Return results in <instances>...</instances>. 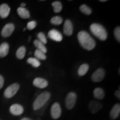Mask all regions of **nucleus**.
<instances>
[{
  "mask_svg": "<svg viewBox=\"0 0 120 120\" xmlns=\"http://www.w3.org/2000/svg\"><path fill=\"white\" fill-rule=\"evenodd\" d=\"M91 32L94 36L101 41H105L107 38L108 34L106 30L101 24L94 23L91 24L90 27Z\"/></svg>",
  "mask_w": 120,
  "mask_h": 120,
  "instance_id": "f03ea898",
  "label": "nucleus"
},
{
  "mask_svg": "<svg viewBox=\"0 0 120 120\" xmlns=\"http://www.w3.org/2000/svg\"><path fill=\"white\" fill-rule=\"evenodd\" d=\"M37 38L38 39L37 40L40 42H41L42 43H43V44L45 45L47 43V38H46V36H45V34L43 32H39L38 34H37Z\"/></svg>",
  "mask_w": 120,
  "mask_h": 120,
  "instance_id": "bb28decb",
  "label": "nucleus"
},
{
  "mask_svg": "<svg viewBox=\"0 0 120 120\" xmlns=\"http://www.w3.org/2000/svg\"><path fill=\"white\" fill-rule=\"evenodd\" d=\"M79 10L82 13L86 15H90L92 13V10L86 4H82L79 7Z\"/></svg>",
  "mask_w": 120,
  "mask_h": 120,
  "instance_id": "b1692460",
  "label": "nucleus"
},
{
  "mask_svg": "<svg viewBox=\"0 0 120 120\" xmlns=\"http://www.w3.org/2000/svg\"><path fill=\"white\" fill-rule=\"evenodd\" d=\"M10 111L15 116L22 115L24 111L23 107L19 104H13L10 108Z\"/></svg>",
  "mask_w": 120,
  "mask_h": 120,
  "instance_id": "f8f14e48",
  "label": "nucleus"
},
{
  "mask_svg": "<svg viewBox=\"0 0 120 120\" xmlns=\"http://www.w3.org/2000/svg\"><path fill=\"white\" fill-rule=\"evenodd\" d=\"M15 28L13 23H7L1 31V35L4 37H8L12 34Z\"/></svg>",
  "mask_w": 120,
  "mask_h": 120,
  "instance_id": "6e6552de",
  "label": "nucleus"
},
{
  "mask_svg": "<svg viewBox=\"0 0 120 120\" xmlns=\"http://www.w3.org/2000/svg\"></svg>",
  "mask_w": 120,
  "mask_h": 120,
  "instance_id": "f704fd0d",
  "label": "nucleus"
},
{
  "mask_svg": "<svg viewBox=\"0 0 120 120\" xmlns=\"http://www.w3.org/2000/svg\"><path fill=\"white\" fill-rule=\"evenodd\" d=\"M50 22L52 25H60L63 22V19L60 16H55L51 19Z\"/></svg>",
  "mask_w": 120,
  "mask_h": 120,
  "instance_id": "a878e982",
  "label": "nucleus"
},
{
  "mask_svg": "<svg viewBox=\"0 0 120 120\" xmlns=\"http://www.w3.org/2000/svg\"><path fill=\"white\" fill-rule=\"evenodd\" d=\"M33 85L37 88H45L47 87L49 82L46 79L41 77H36L33 81Z\"/></svg>",
  "mask_w": 120,
  "mask_h": 120,
  "instance_id": "9b49d317",
  "label": "nucleus"
},
{
  "mask_svg": "<svg viewBox=\"0 0 120 120\" xmlns=\"http://www.w3.org/2000/svg\"><path fill=\"white\" fill-rule=\"evenodd\" d=\"M90 111L92 113H95L100 111L102 108V105L99 102L94 100H92L88 104Z\"/></svg>",
  "mask_w": 120,
  "mask_h": 120,
  "instance_id": "9d476101",
  "label": "nucleus"
},
{
  "mask_svg": "<svg viewBox=\"0 0 120 120\" xmlns=\"http://www.w3.org/2000/svg\"><path fill=\"white\" fill-rule=\"evenodd\" d=\"M49 38L56 42H61L63 39V36L61 32L55 29H52L48 33Z\"/></svg>",
  "mask_w": 120,
  "mask_h": 120,
  "instance_id": "1a4fd4ad",
  "label": "nucleus"
},
{
  "mask_svg": "<svg viewBox=\"0 0 120 120\" xmlns=\"http://www.w3.org/2000/svg\"><path fill=\"white\" fill-rule=\"evenodd\" d=\"M115 95L117 98L120 99V90H117L116 92H115Z\"/></svg>",
  "mask_w": 120,
  "mask_h": 120,
  "instance_id": "7c9ffc66",
  "label": "nucleus"
},
{
  "mask_svg": "<svg viewBox=\"0 0 120 120\" xmlns=\"http://www.w3.org/2000/svg\"><path fill=\"white\" fill-rule=\"evenodd\" d=\"M73 24L70 19H66L64 25V33L67 36H71L73 34Z\"/></svg>",
  "mask_w": 120,
  "mask_h": 120,
  "instance_id": "ddd939ff",
  "label": "nucleus"
},
{
  "mask_svg": "<svg viewBox=\"0 0 120 120\" xmlns=\"http://www.w3.org/2000/svg\"><path fill=\"white\" fill-rule=\"evenodd\" d=\"M17 13L22 19H27L30 17V13L28 10L25 7H19L17 8Z\"/></svg>",
  "mask_w": 120,
  "mask_h": 120,
  "instance_id": "f3484780",
  "label": "nucleus"
},
{
  "mask_svg": "<svg viewBox=\"0 0 120 120\" xmlns=\"http://www.w3.org/2000/svg\"><path fill=\"white\" fill-rule=\"evenodd\" d=\"M27 62L28 64H31L33 67H35V68L38 67L41 64L40 61L37 60L36 58L30 57L28 58L27 60Z\"/></svg>",
  "mask_w": 120,
  "mask_h": 120,
  "instance_id": "5701e85b",
  "label": "nucleus"
},
{
  "mask_svg": "<svg viewBox=\"0 0 120 120\" xmlns=\"http://www.w3.org/2000/svg\"><path fill=\"white\" fill-rule=\"evenodd\" d=\"M4 85V79L2 76L0 75V89L3 87Z\"/></svg>",
  "mask_w": 120,
  "mask_h": 120,
  "instance_id": "c756f323",
  "label": "nucleus"
},
{
  "mask_svg": "<svg viewBox=\"0 0 120 120\" xmlns=\"http://www.w3.org/2000/svg\"><path fill=\"white\" fill-rule=\"evenodd\" d=\"M114 35H115V38H116V40L118 42H120V27L119 26L115 28V30H114Z\"/></svg>",
  "mask_w": 120,
  "mask_h": 120,
  "instance_id": "cd10ccee",
  "label": "nucleus"
},
{
  "mask_svg": "<svg viewBox=\"0 0 120 120\" xmlns=\"http://www.w3.org/2000/svg\"><path fill=\"white\" fill-rule=\"evenodd\" d=\"M11 8L8 4H4L0 6V17L2 19H5L10 15Z\"/></svg>",
  "mask_w": 120,
  "mask_h": 120,
  "instance_id": "4468645a",
  "label": "nucleus"
},
{
  "mask_svg": "<svg viewBox=\"0 0 120 120\" xmlns=\"http://www.w3.org/2000/svg\"><path fill=\"white\" fill-rule=\"evenodd\" d=\"M94 95L95 98L98 100H102L105 97V91L101 88H96L94 91Z\"/></svg>",
  "mask_w": 120,
  "mask_h": 120,
  "instance_id": "a211bd4d",
  "label": "nucleus"
},
{
  "mask_svg": "<svg viewBox=\"0 0 120 120\" xmlns=\"http://www.w3.org/2000/svg\"><path fill=\"white\" fill-rule=\"evenodd\" d=\"M106 0H100V2H106Z\"/></svg>",
  "mask_w": 120,
  "mask_h": 120,
  "instance_id": "72a5a7b5",
  "label": "nucleus"
},
{
  "mask_svg": "<svg viewBox=\"0 0 120 120\" xmlns=\"http://www.w3.org/2000/svg\"><path fill=\"white\" fill-rule=\"evenodd\" d=\"M105 76V71L103 68H99L96 70L91 76V79L94 82H101Z\"/></svg>",
  "mask_w": 120,
  "mask_h": 120,
  "instance_id": "0eeeda50",
  "label": "nucleus"
},
{
  "mask_svg": "<svg viewBox=\"0 0 120 120\" xmlns=\"http://www.w3.org/2000/svg\"><path fill=\"white\" fill-rule=\"evenodd\" d=\"M34 56L37 60H45L46 59V56L45 55L44 52H43L39 50V49H36L34 52Z\"/></svg>",
  "mask_w": 120,
  "mask_h": 120,
  "instance_id": "393cba45",
  "label": "nucleus"
},
{
  "mask_svg": "<svg viewBox=\"0 0 120 120\" xmlns=\"http://www.w3.org/2000/svg\"><path fill=\"white\" fill-rule=\"evenodd\" d=\"M120 113V105L116 103L113 106L109 113V116L112 120H115L119 116Z\"/></svg>",
  "mask_w": 120,
  "mask_h": 120,
  "instance_id": "2eb2a0df",
  "label": "nucleus"
},
{
  "mask_svg": "<svg viewBox=\"0 0 120 120\" xmlns=\"http://www.w3.org/2000/svg\"><path fill=\"white\" fill-rule=\"evenodd\" d=\"M34 44L35 47H37V49H39V50L43 52H44L45 53H46L47 51V49H46V46H45V45L43 44L40 42V41H38V40H35L34 42Z\"/></svg>",
  "mask_w": 120,
  "mask_h": 120,
  "instance_id": "412c9836",
  "label": "nucleus"
},
{
  "mask_svg": "<svg viewBox=\"0 0 120 120\" xmlns=\"http://www.w3.org/2000/svg\"><path fill=\"white\" fill-rule=\"evenodd\" d=\"M50 97L51 94L47 91L42 92V94H39L33 103V109L34 110H38V109H41L49 101Z\"/></svg>",
  "mask_w": 120,
  "mask_h": 120,
  "instance_id": "7ed1b4c3",
  "label": "nucleus"
},
{
  "mask_svg": "<svg viewBox=\"0 0 120 120\" xmlns=\"http://www.w3.org/2000/svg\"><path fill=\"white\" fill-rule=\"evenodd\" d=\"M61 106L58 102H55L52 105L51 108V115L53 119H58L61 116Z\"/></svg>",
  "mask_w": 120,
  "mask_h": 120,
  "instance_id": "423d86ee",
  "label": "nucleus"
},
{
  "mask_svg": "<svg viewBox=\"0 0 120 120\" xmlns=\"http://www.w3.org/2000/svg\"><path fill=\"white\" fill-rule=\"evenodd\" d=\"M26 49L25 46H21L19 47L16 51V57L18 59L22 60L25 57V54H26Z\"/></svg>",
  "mask_w": 120,
  "mask_h": 120,
  "instance_id": "6ab92c4d",
  "label": "nucleus"
},
{
  "mask_svg": "<svg viewBox=\"0 0 120 120\" xmlns=\"http://www.w3.org/2000/svg\"><path fill=\"white\" fill-rule=\"evenodd\" d=\"M10 49L8 43L4 42L0 45V57H4L8 55Z\"/></svg>",
  "mask_w": 120,
  "mask_h": 120,
  "instance_id": "dca6fc26",
  "label": "nucleus"
},
{
  "mask_svg": "<svg viewBox=\"0 0 120 120\" xmlns=\"http://www.w3.org/2000/svg\"><path fill=\"white\" fill-rule=\"evenodd\" d=\"M25 6H26V4H25V3H22V4H21V7H25Z\"/></svg>",
  "mask_w": 120,
  "mask_h": 120,
  "instance_id": "2f4dec72",
  "label": "nucleus"
},
{
  "mask_svg": "<svg viewBox=\"0 0 120 120\" xmlns=\"http://www.w3.org/2000/svg\"><path fill=\"white\" fill-rule=\"evenodd\" d=\"M37 26V22L35 21H31L29 22H28L27 25V28L28 30H34V28Z\"/></svg>",
  "mask_w": 120,
  "mask_h": 120,
  "instance_id": "c85d7f7f",
  "label": "nucleus"
},
{
  "mask_svg": "<svg viewBox=\"0 0 120 120\" xmlns=\"http://www.w3.org/2000/svg\"><path fill=\"white\" fill-rule=\"evenodd\" d=\"M77 39L81 46L86 50H92L96 47L95 40L86 31H80L77 34Z\"/></svg>",
  "mask_w": 120,
  "mask_h": 120,
  "instance_id": "f257e3e1",
  "label": "nucleus"
},
{
  "mask_svg": "<svg viewBox=\"0 0 120 120\" xmlns=\"http://www.w3.org/2000/svg\"><path fill=\"white\" fill-rule=\"evenodd\" d=\"M21 120H31L30 118H27V117H25V118H23L22 119H21Z\"/></svg>",
  "mask_w": 120,
  "mask_h": 120,
  "instance_id": "473e14b6",
  "label": "nucleus"
},
{
  "mask_svg": "<svg viewBox=\"0 0 120 120\" xmlns=\"http://www.w3.org/2000/svg\"><path fill=\"white\" fill-rule=\"evenodd\" d=\"M19 88V85L17 83H15L12 84L9 86L5 90L4 92V96L6 98H10L17 94V91Z\"/></svg>",
  "mask_w": 120,
  "mask_h": 120,
  "instance_id": "39448f33",
  "label": "nucleus"
},
{
  "mask_svg": "<svg viewBox=\"0 0 120 120\" xmlns=\"http://www.w3.org/2000/svg\"><path fill=\"white\" fill-rule=\"evenodd\" d=\"M77 101V94L76 93L71 92L67 94L65 99L66 107L68 109H71L75 107Z\"/></svg>",
  "mask_w": 120,
  "mask_h": 120,
  "instance_id": "20e7f679",
  "label": "nucleus"
},
{
  "mask_svg": "<svg viewBox=\"0 0 120 120\" xmlns=\"http://www.w3.org/2000/svg\"><path fill=\"white\" fill-rule=\"evenodd\" d=\"M55 13H59L62 10V4L60 1H55L52 4Z\"/></svg>",
  "mask_w": 120,
  "mask_h": 120,
  "instance_id": "4be33fe9",
  "label": "nucleus"
},
{
  "mask_svg": "<svg viewBox=\"0 0 120 120\" xmlns=\"http://www.w3.org/2000/svg\"><path fill=\"white\" fill-rule=\"evenodd\" d=\"M88 70H89V65L87 64H84L81 65L79 70H78V75L79 76H84L86 75V73L87 72Z\"/></svg>",
  "mask_w": 120,
  "mask_h": 120,
  "instance_id": "aec40b11",
  "label": "nucleus"
}]
</instances>
